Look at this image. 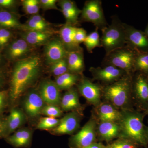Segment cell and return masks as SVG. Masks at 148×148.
I'll list each match as a JSON object with an SVG mask.
<instances>
[{"mask_svg":"<svg viewBox=\"0 0 148 148\" xmlns=\"http://www.w3.org/2000/svg\"><path fill=\"white\" fill-rule=\"evenodd\" d=\"M40 59L32 56L19 59L14 67L10 84V98L18 99L38 78L40 73Z\"/></svg>","mask_w":148,"mask_h":148,"instance_id":"obj_1","label":"cell"},{"mask_svg":"<svg viewBox=\"0 0 148 148\" xmlns=\"http://www.w3.org/2000/svg\"><path fill=\"white\" fill-rule=\"evenodd\" d=\"M118 122L121 128L119 138H125L137 143L140 147L148 148L144 118L147 115L135 109L122 110Z\"/></svg>","mask_w":148,"mask_h":148,"instance_id":"obj_2","label":"cell"},{"mask_svg":"<svg viewBox=\"0 0 148 148\" xmlns=\"http://www.w3.org/2000/svg\"><path fill=\"white\" fill-rule=\"evenodd\" d=\"M133 74H126L115 82L103 85L102 101L110 103L120 110L134 109L132 98Z\"/></svg>","mask_w":148,"mask_h":148,"instance_id":"obj_3","label":"cell"},{"mask_svg":"<svg viewBox=\"0 0 148 148\" xmlns=\"http://www.w3.org/2000/svg\"><path fill=\"white\" fill-rule=\"evenodd\" d=\"M101 31V46L105 49L106 55L126 45L124 23L117 16H113L111 24Z\"/></svg>","mask_w":148,"mask_h":148,"instance_id":"obj_4","label":"cell"},{"mask_svg":"<svg viewBox=\"0 0 148 148\" xmlns=\"http://www.w3.org/2000/svg\"><path fill=\"white\" fill-rule=\"evenodd\" d=\"M137 53L126 45L105 55L102 66H114L127 73L133 74L135 73L134 63Z\"/></svg>","mask_w":148,"mask_h":148,"instance_id":"obj_5","label":"cell"},{"mask_svg":"<svg viewBox=\"0 0 148 148\" xmlns=\"http://www.w3.org/2000/svg\"><path fill=\"white\" fill-rule=\"evenodd\" d=\"M132 98L135 110L147 115L148 111V76L139 72L132 75Z\"/></svg>","mask_w":148,"mask_h":148,"instance_id":"obj_6","label":"cell"},{"mask_svg":"<svg viewBox=\"0 0 148 148\" xmlns=\"http://www.w3.org/2000/svg\"><path fill=\"white\" fill-rule=\"evenodd\" d=\"M98 121L93 114L88 121L77 134L69 140L71 148H85L97 142V129Z\"/></svg>","mask_w":148,"mask_h":148,"instance_id":"obj_7","label":"cell"},{"mask_svg":"<svg viewBox=\"0 0 148 148\" xmlns=\"http://www.w3.org/2000/svg\"><path fill=\"white\" fill-rule=\"evenodd\" d=\"M81 18L90 22L96 28L102 30L108 25L104 13L102 2L100 0H88L82 10Z\"/></svg>","mask_w":148,"mask_h":148,"instance_id":"obj_8","label":"cell"},{"mask_svg":"<svg viewBox=\"0 0 148 148\" xmlns=\"http://www.w3.org/2000/svg\"><path fill=\"white\" fill-rule=\"evenodd\" d=\"M76 85L79 94L85 98L88 104L92 105L93 108L102 103L103 85L99 83H95L92 79L82 75Z\"/></svg>","mask_w":148,"mask_h":148,"instance_id":"obj_9","label":"cell"},{"mask_svg":"<svg viewBox=\"0 0 148 148\" xmlns=\"http://www.w3.org/2000/svg\"><path fill=\"white\" fill-rule=\"evenodd\" d=\"M89 71L92 75V80L101 82L103 85L115 82L128 74L122 69L110 65L101 67H91Z\"/></svg>","mask_w":148,"mask_h":148,"instance_id":"obj_10","label":"cell"},{"mask_svg":"<svg viewBox=\"0 0 148 148\" xmlns=\"http://www.w3.org/2000/svg\"><path fill=\"white\" fill-rule=\"evenodd\" d=\"M126 45L137 53L148 52V38L144 31L124 23Z\"/></svg>","mask_w":148,"mask_h":148,"instance_id":"obj_11","label":"cell"},{"mask_svg":"<svg viewBox=\"0 0 148 148\" xmlns=\"http://www.w3.org/2000/svg\"><path fill=\"white\" fill-rule=\"evenodd\" d=\"M83 116L77 112H69L60 119L58 126L51 131L56 135H72L79 128Z\"/></svg>","mask_w":148,"mask_h":148,"instance_id":"obj_12","label":"cell"},{"mask_svg":"<svg viewBox=\"0 0 148 148\" xmlns=\"http://www.w3.org/2000/svg\"><path fill=\"white\" fill-rule=\"evenodd\" d=\"M60 91L55 82L46 79L41 83L38 92L47 105L59 106L61 100Z\"/></svg>","mask_w":148,"mask_h":148,"instance_id":"obj_13","label":"cell"},{"mask_svg":"<svg viewBox=\"0 0 148 148\" xmlns=\"http://www.w3.org/2000/svg\"><path fill=\"white\" fill-rule=\"evenodd\" d=\"M92 113L98 122L102 121H119L121 116V110L116 108L110 103L102 101L97 106L93 108Z\"/></svg>","mask_w":148,"mask_h":148,"instance_id":"obj_14","label":"cell"},{"mask_svg":"<svg viewBox=\"0 0 148 148\" xmlns=\"http://www.w3.org/2000/svg\"><path fill=\"white\" fill-rule=\"evenodd\" d=\"M121 128L118 122L102 121L98 122L97 129V140L109 144L119 138Z\"/></svg>","mask_w":148,"mask_h":148,"instance_id":"obj_15","label":"cell"},{"mask_svg":"<svg viewBox=\"0 0 148 148\" xmlns=\"http://www.w3.org/2000/svg\"><path fill=\"white\" fill-rule=\"evenodd\" d=\"M68 53L60 39L50 40L45 47L46 60L50 65L66 58Z\"/></svg>","mask_w":148,"mask_h":148,"instance_id":"obj_16","label":"cell"},{"mask_svg":"<svg viewBox=\"0 0 148 148\" xmlns=\"http://www.w3.org/2000/svg\"><path fill=\"white\" fill-rule=\"evenodd\" d=\"M60 106L64 112H77L83 115L84 107L80 103L79 93L77 88L66 90L61 98Z\"/></svg>","mask_w":148,"mask_h":148,"instance_id":"obj_17","label":"cell"},{"mask_svg":"<svg viewBox=\"0 0 148 148\" xmlns=\"http://www.w3.org/2000/svg\"><path fill=\"white\" fill-rule=\"evenodd\" d=\"M45 103L39 92L32 90L28 93L24 100V110L30 117L36 118L41 114Z\"/></svg>","mask_w":148,"mask_h":148,"instance_id":"obj_18","label":"cell"},{"mask_svg":"<svg viewBox=\"0 0 148 148\" xmlns=\"http://www.w3.org/2000/svg\"><path fill=\"white\" fill-rule=\"evenodd\" d=\"M77 27L66 23L59 31L60 40L68 52L83 50L75 41V34Z\"/></svg>","mask_w":148,"mask_h":148,"instance_id":"obj_19","label":"cell"},{"mask_svg":"<svg viewBox=\"0 0 148 148\" xmlns=\"http://www.w3.org/2000/svg\"><path fill=\"white\" fill-rule=\"evenodd\" d=\"M68 71L72 73L82 75L85 69L83 50L68 52Z\"/></svg>","mask_w":148,"mask_h":148,"instance_id":"obj_20","label":"cell"},{"mask_svg":"<svg viewBox=\"0 0 148 148\" xmlns=\"http://www.w3.org/2000/svg\"><path fill=\"white\" fill-rule=\"evenodd\" d=\"M30 50V45L28 43L23 39H19L15 40L10 45L7 54L9 59L16 60L27 55Z\"/></svg>","mask_w":148,"mask_h":148,"instance_id":"obj_21","label":"cell"},{"mask_svg":"<svg viewBox=\"0 0 148 148\" xmlns=\"http://www.w3.org/2000/svg\"><path fill=\"white\" fill-rule=\"evenodd\" d=\"M25 119V115L22 111L17 108L12 109L6 121H5L4 134L8 135L14 132L23 125Z\"/></svg>","mask_w":148,"mask_h":148,"instance_id":"obj_22","label":"cell"},{"mask_svg":"<svg viewBox=\"0 0 148 148\" xmlns=\"http://www.w3.org/2000/svg\"><path fill=\"white\" fill-rule=\"evenodd\" d=\"M32 132L30 130L22 128L7 138L8 143L15 148H26L32 142Z\"/></svg>","mask_w":148,"mask_h":148,"instance_id":"obj_23","label":"cell"},{"mask_svg":"<svg viewBox=\"0 0 148 148\" xmlns=\"http://www.w3.org/2000/svg\"><path fill=\"white\" fill-rule=\"evenodd\" d=\"M52 35L49 31L24 32L21 34V37L29 45L37 46L46 44L50 40Z\"/></svg>","mask_w":148,"mask_h":148,"instance_id":"obj_24","label":"cell"},{"mask_svg":"<svg viewBox=\"0 0 148 148\" xmlns=\"http://www.w3.org/2000/svg\"><path fill=\"white\" fill-rule=\"evenodd\" d=\"M82 75H77L68 72L59 76L56 77L54 82L61 91L67 90L76 85Z\"/></svg>","mask_w":148,"mask_h":148,"instance_id":"obj_25","label":"cell"},{"mask_svg":"<svg viewBox=\"0 0 148 148\" xmlns=\"http://www.w3.org/2000/svg\"><path fill=\"white\" fill-rule=\"evenodd\" d=\"M21 24L18 17L6 10H0V27L3 29H21Z\"/></svg>","mask_w":148,"mask_h":148,"instance_id":"obj_26","label":"cell"},{"mask_svg":"<svg viewBox=\"0 0 148 148\" xmlns=\"http://www.w3.org/2000/svg\"><path fill=\"white\" fill-rule=\"evenodd\" d=\"M98 29L96 28L94 31L87 35L84 42L88 53H92V50L95 48L102 47Z\"/></svg>","mask_w":148,"mask_h":148,"instance_id":"obj_27","label":"cell"},{"mask_svg":"<svg viewBox=\"0 0 148 148\" xmlns=\"http://www.w3.org/2000/svg\"><path fill=\"white\" fill-rule=\"evenodd\" d=\"M136 72L148 76V52L137 53L134 63V72Z\"/></svg>","mask_w":148,"mask_h":148,"instance_id":"obj_28","label":"cell"},{"mask_svg":"<svg viewBox=\"0 0 148 148\" xmlns=\"http://www.w3.org/2000/svg\"><path fill=\"white\" fill-rule=\"evenodd\" d=\"M140 147L137 143L123 138H117L106 145V148H138Z\"/></svg>","mask_w":148,"mask_h":148,"instance_id":"obj_29","label":"cell"},{"mask_svg":"<svg viewBox=\"0 0 148 148\" xmlns=\"http://www.w3.org/2000/svg\"><path fill=\"white\" fill-rule=\"evenodd\" d=\"M60 119L54 118L45 117L40 120L37 125V128L43 130H48L54 129L58 126Z\"/></svg>","mask_w":148,"mask_h":148,"instance_id":"obj_30","label":"cell"},{"mask_svg":"<svg viewBox=\"0 0 148 148\" xmlns=\"http://www.w3.org/2000/svg\"><path fill=\"white\" fill-rule=\"evenodd\" d=\"M50 71L56 77L59 76L69 71L67 57L51 65Z\"/></svg>","mask_w":148,"mask_h":148,"instance_id":"obj_31","label":"cell"},{"mask_svg":"<svg viewBox=\"0 0 148 148\" xmlns=\"http://www.w3.org/2000/svg\"><path fill=\"white\" fill-rule=\"evenodd\" d=\"M22 5L24 12L32 15L37 14L40 8L38 0H24L22 1Z\"/></svg>","mask_w":148,"mask_h":148,"instance_id":"obj_32","label":"cell"},{"mask_svg":"<svg viewBox=\"0 0 148 148\" xmlns=\"http://www.w3.org/2000/svg\"><path fill=\"white\" fill-rule=\"evenodd\" d=\"M63 112L58 106L46 104L43 108L41 114L49 117L57 118L62 116Z\"/></svg>","mask_w":148,"mask_h":148,"instance_id":"obj_33","label":"cell"},{"mask_svg":"<svg viewBox=\"0 0 148 148\" xmlns=\"http://www.w3.org/2000/svg\"><path fill=\"white\" fill-rule=\"evenodd\" d=\"M58 5L61 9L66 10L79 16L81 14L82 10L77 6L75 3L70 0H62L58 2Z\"/></svg>","mask_w":148,"mask_h":148,"instance_id":"obj_34","label":"cell"},{"mask_svg":"<svg viewBox=\"0 0 148 148\" xmlns=\"http://www.w3.org/2000/svg\"><path fill=\"white\" fill-rule=\"evenodd\" d=\"M48 29L40 25L31 18L28 19L25 24H23L22 30L24 32H45Z\"/></svg>","mask_w":148,"mask_h":148,"instance_id":"obj_35","label":"cell"},{"mask_svg":"<svg viewBox=\"0 0 148 148\" xmlns=\"http://www.w3.org/2000/svg\"><path fill=\"white\" fill-rule=\"evenodd\" d=\"M87 34L86 31L82 28H77L75 34V42L79 45L84 42Z\"/></svg>","mask_w":148,"mask_h":148,"instance_id":"obj_36","label":"cell"},{"mask_svg":"<svg viewBox=\"0 0 148 148\" xmlns=\"http://www.w3.org/2000/svg\"><path fill=\"white\" fill-rule=\"evenodd\" d=\"M57 1L56 0H40V8L44 10H58L56 4Z\"/></svg>","mask_w":148,"mask_h":148,"instance_id":"obj_37","label":"cell"},{"mask_svg":"<svg viewBox=\"0 0 148 148\" xmlns=\"http://www.w3.org/2000/svg\"><path fill=\"white\" fill-rule=\"evenodd\" d=\"M11 34L7 29H0V47H3L8 42Z\"/></svg>","mask_w":148,"mask_h":148,"instance_id":"obj_38","label":"cell"},{"mask_svg":"<svg viewBox=\"0 0 148 148\" xmlns=\"http://www.w3.org/2000/svg\"><path fill=\"white\" fill-rule=\"evenodd\" d=\"M30 18L40 25L46 27L48 29H49V24L47 21H46L45 19L43 18L42 16L38 14H35V15H32Z\"/></svg>","mask_w":148,"mask_h":148,"instance_id":"obj_39","label":"cell"},{"mask_svg":"<svg viewBox=\"0 0 148 148\" xmlns=\"http://www.w3.org/2000/svg\"><path fill=\"white\" fill-rule=\"evenodd\" d=\"M16 3L14 0H0V7L10 8L14 6Z\"/></svg>","mask_w":148,"mask_h":148,"instance_id":"obj_40","label":"cell"},{"mask_svg":"<svg viewBox=\"0 0 148 148\" xmlns=\"http://www.w3.org/2000/svg\"><path fill=\"white\" fill-rule=\"evenodd\" d=\"M7 92L6 91H0V110L4 108L6 102Z\"/></svg>","mask_w":148,"mask_h":148,"instance_id":"obj_41","label":"cell"},{"mask_svg":"<svg viewBox=\"0 0 148 148\" xmlns=\"http://www.w3.org/2000/svg\"><path fill=\"white\" fill-rule=\"evenodd\" d=\"M85 148H106V145H103V143L101 142L99 143H97L95 142L92 143V144L86 147Z\"/></svg>","mask_w":148,"mask_h":148,"instance_id":"obj_42","label":"cell"},{"mask_svg":"<svg viewBox=\"0 0 148 148\" xmlns=\"http://www.w3.org/2000/svg\"><path fill=\"white\" fill-rule=\"evenodd\" d=\"M5 130V121L0 118V137L4 135Z\"/></svg>","mask_w":148,"mask_h":148,"instance_id":"obj_43","label":"cell"},{"mask_svg":"<svg viewBox=\"0 0 148 148\" xmlns=\"http://www.w3.org/2000/svg\"><path fill=\"white\" fill-rule=\"evenodd\" d=\"M4 82V79L3 76L1 72H0V89L2 87Z\"/></svg>","mask_w":148,"mask_h":148,"instance_id":"obj_44","label":"cell"},{"mask_svg":"<svg viewBox=\"0 0 148 148\" xmlns=\"http://www.w3.org/2000/svg\"><path fill=\"white\" fill-rule=\"evenodd\" d=\"M144 32H145V34H146V35H147V36L148 38V24H147L145 29V31H144Z\"/></svg>","mask_w":148,"mask_h":148,"instance_id":"obj_45","label":"cell"},{"mask_svg":"<svg viewBox=\"0 0 148 148\" xmlns=\"http://www.w3.org/2000/svg\"><path fill=\"white\" fill-rule=\"evenodd\" d=\"M145 129L146 135H147V138L148 140V126L145 125Z\"/></svg>","mask_w":148,"mask_h":148,"instance_id":"obj_46","label":"cell"},{"mask_svg":"<svg viewBox=\"0 0 148 148\" xmlns=\"http://www.w3.org/2000/svg\"><path fill=\"white\" fill-rule=\"evenodd\" d=\"M2 61V57L1 56V54H0V63Z\"/></svg>","mask_w":148,"mask_h":148,"instance_id":"obj_47","label":"cell"},{"mask_svg":"<svg viewBox=\"0 0 148 148\" xmlns=\"http://www.w3.org/2000/svg\"><path fill=\"white\" fill-rule=\"evenodd\" d=\"M148 113V111L147 113V115Z\"/></svg>","mask_w":148,"mask_h":148,"instance_id":"obj_48","label":"cell"},{"mask_svg":"<svg viewBox=\"0 0 148 148\" xmlns=\"http://www.w3.org/2000/svg\"><path fill=\"white\" fill-rule=\"evenodd\" d=\"M147 115H148V114H147Z\"/></svg>","mask_w":148,"mask_h":148,"instance_id":"obj_49","label":"cell"}]
</instances>
